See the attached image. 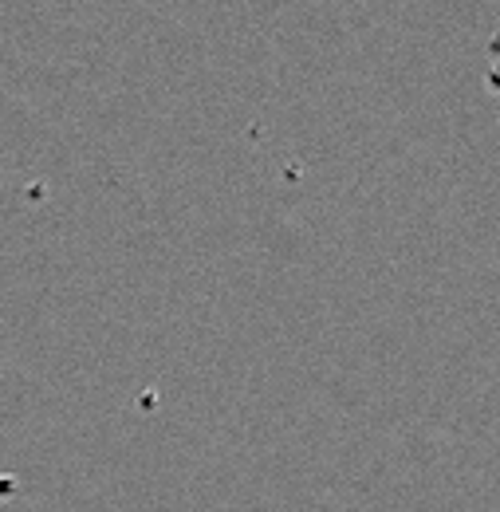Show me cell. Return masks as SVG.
<instances>
[]
</instances>
